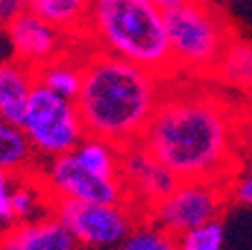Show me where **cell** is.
<instances>
[{
	"label": "cell",
	"mask_w": 252,
	"mask_h": 250,
	"mask_svg": "<svg viewBox=\"0 0 252 250\" xmlns=\"http://www.w3.org/2000/svg\"><path fill=\"white\" fill-rule=\"evenodd\" d=\"M122 178L128 189L131 205L137 210V203H144L147 216L164 196H169L180 185V178L169 167L158 162L140 142L122 149Z\"/></svg>",
	"instance_id": "9c48e42d"
},
{
	"label": "cell",
	"mask_w": 252,
	"mask_h": 250,
	"mask_svg": "<svg viewBox=\"0 0 252 250\" xmlns=\"http://www.w3.org/2000/svg\"><path fill=\"white\" fill-rule=\"evenodd\" d=\"M122 248L126 250H171L178 248V239L164 230L160 223L147 216L144 223H135L128 237L124 239Z\"/></svg>",
	"instance_id": "ac0fdd59"
},
{
	"label": "cell",
	"mask_w": 252,
	"mask_h": 250,
	"mask_svg": "<svg viewBox=\"0 0 252 250\" xmlns=\"http://www.w3.org/2000/svg\"><path fill=\"white\" fill-rule=\"evenodd\" d=\"M18 178H21V174L0 172V237L18 223L14 214V203H11Z\"/></svg>",
	"instance_id": "ffe728a7"
},
{
	"label": "cell",
	"mask_w": 252,
	"mask_h": 250,
	"mask_svg": "<svg viewBox=\"0 0 252 250\" xmlns=\"http://www.w3.org/2000/svg\"><path fill=\"white\" fill-rule=\"evenodd\" d=\"M86 41L164 79L176 77L167 11L151 0H93Z\"/></svg>",
	"instance_id": "3957f363"
},
{
	"label": "cell",
	"mask_w": 252,
	"mask_h": 250,
	"mask_svg": "<svg viewBox=\"0 0 252 250\" xmlns=\"http://www.w3.org/2000/svg\"><path fill=\"white\" fill-rule=\"evenodd\" d=\"M212 74L232 88L252 93V43L232 38Z\"/></svg>",
	"instance_id": "9a60e30c"
},
{
	"label": "cell",
	"mask_w": 252,
	"mask_h": 250,
	"mask_svg": "<svg viewBox=\"0 0 252 250\" xmlns=\"http://www.w3.org/2000/svg\"><path fill=\"white\" fill-rule=\"evenodd\" d=\"M227 192H230V196L234 198L236 203L252 205V167L243 169L241 174H236V176L232 178Z\"/></svg>",
	"instance_id": "44dd1931"
},
{
	"label": "cell",
	"mask_w": 252,
	"mask_h": 250,
	"mask_svg": "<svg viewBox=\"0 0 252 250\" xmlns=\"http://www.w3.org/2000/svg\"><path fill=\"white\" fill-rule=\"evenodd\" d=\"M90 7L93 0H27V9L74 38H86Z\"/></svg>",
	"instance_id": "4fadbf2b"
},
{
	"label": "cell",
	"mask_w": 252,
	"mask_h": 250,
	"mask_svg": "<svg viewBox=\"0 0 252 250\" xmlns=\"http://www.w3.org/2000/svg\"><path fill=\"white\" fill-rule=\"evenodd\" d=\"M50 205L52 214L63 221L81 248L122 246L140 216L131 203H86L57 198L50 201Z\"/></svg>",
	"instance_id": "8992f818"
},
{
	"label": "cell",
	"mask_w": 252,
	"mask_h": 250,
	"mask_svg": "<svg viewBox=\"0 0 252 250\" xmlns=\"http://www.w3.org/2000/svg\"><path fill=\"white\" fill-rule=\"evenodd\" d=\"M74 156L90 172L106 178H122V146L97 136H86L74 149Z\"/></svg>",
	"instance_id": "e0dca14e"
},
{
	"label": "cell",
	"mask_w": 252,
	"mask_h": 250,
	"mask_svg": "<svg viewBox=\"0 0 252 250\" xmlns=\"http://www.w3.org/2000/svg\"><path fill=\"white\" fill-rule=\"evenodd\" d=\"M227 194L230 192H225V182L220 180L187 178L180 180L178 187L164 196L149 216L178 239L187 230L219 219Z\"/></svg>",
	"instance_id": "52a82bcc"
},
{
	"label": "cell",
	"mask_w": 252,
	"mask_h": 250,
	"mask_svg": "<svg viewBox=\"0 0 252 250\" xmlns=\"http://www.w3.org/2000/svg\"><path fill=\"white\" fill-rule=\"evenodd\" d=\"M151 2H156L158 7H162V9L167 11V9H173V7H178L180 2H185V0H151Z\"/></svg>",
	"instance_id": "603a6c76"
},
{
	"label": "cell",
	"mask_w": 252,
	"mask_h": 250,
	"mask_svg": "<svg viewBox=\"0 0 252 250\" xmlns=\"http://www.w3.org/2000/svg\"><path fill=\"white\" fill-rule=\"evenodd\" d=\"M0 248L7 250H74L79 248L77 239L72 237L61 219L52 212L43 214L38 219L21 221L9 228L0 237Z\"/></svg>",
	"instance_id": "8fae6325"
},
{
	"label": "cell",
	"mask_w": 252,
	"mask_h": 250,
	"mask_svg": "<svg viewBox=\"0 0 252 250\" xmlns=\"http://www.w3.org/2000/svg\"><path fill=\"white\" fill-rule=\"evenodd\" d=\"M21 126L36 156L47 160L74 151L88 136L77 102L54 93L43 83H36L32 90Z\"/></svg>",
	"instance_id": "5b68a950"
},
{
	"label": "cell",
	"mask_w": 252,
	"mask_h": 250,
	"mask_svg": "<svg viewBox=\"0 0 252 250\" xmlns=\"http://www.w3.org/2000/svg\"><path fill=\"white\" fill-rule=\"evenodd\" d=\"M34 156L36 151L27 140L23 126L0 120V172L27 174Z\"/></svg>",
	"instance_id": "2e32d148"
},
{
	"label": "cell",
	"mask_w": 252,
	"mask_h": 250,
	"mask_svg": "<svg viewBox=\"0 0 252 250\" xmlns=\"http://www.w3.org/2000/svg\"><path fill=\"white\" fill-rule=\"evenodd\" d=\"M167 79L94 47L84 57V83L77 95L86 133L131 146L140 142L156 113Z\"/></svg>",
	"instance_id": "7a4b0ae2"
},
{
	"label": "cell",
	"mask_w": 252,
	"mask_h": 250,
	"mask_svg": "<svg viewBox=\"0 0 252 250\" xmlns=\"http://www.w3.org/2000/svg\"><path fill=\"white\" fill-rule=\"evenodd\" d=\"M36 81L68 99H77L84 83V59L77 61L70 50L36 68Z\"/></svg>",
	"instance_id": "5bb4252c"
},
{
	"label": "cell",
	"mask_w": 252,
	"mask_h": 250,
	"mask_svg": "<svg viewBox=\"0 0 252 250\" xmlns=\"http://www.w3.org/2000/svg\"><path fill=\"white\" fill-rule=\"evenodd\" d=\"M23 9H27V0H0V27H7Z\"/></svg>",
	"instance_id": "7402d4cb"
},
{
	"label": "cell",
	"mask_w": 252,
	"mask_h": 250,
	"mask_svg": "<svg viewBox=\"0 0 252 250\" xmlns=\"http://www.w3.org/2000/svg\"><path fill=\"white\" fill-rule=\"evenodd\" d=\"M5 32L9 36L11 47H14V57L34 66V68L70 50L68 41L72 38L59 27H54L52 23H47L45 18H41L38 14H34L32 9H23L5 27Z\"/></svg>",
	"instance_id": "30bf717a"
},
{
	"label": "cell",
	"mask_w": 252,
	"mask_h": 250,
	"mask_svg": "<svg viewBox=\"0 0 252 250\" xmlns=\"http://www.w3.org/2000/svg\"><path fill=\"white\" fill-rule=\"evenodd\" d=\"M36 83L34 66L16 57L0 61V120L21 126Z\"/></svg>",
	"instance_id": "7c38bea8"
},
{
	"label": "cell",
	"mask_w": 252,
	"mask_h": 250,
	"mask_svg": "<svg viewBox=\"0 0 252 250\" xmlns=\"http://www.w3.org/2000/svg\"><path fill=\"white\" fill-rule=\"evenodd\" d=\"M140 144L180 180L230 182L241 149L234 110L219 95L194 88H162Z\"/></svg>",
	"instance_id": "6da1fadb"
},
{
	"label": "cell",
	"mask_w": 252,
	"mask_h": 250,
	"mask_svg": "<svg viewBox=\"0 0 252 250\" xmlns=\"http://www.w3.org/2000/svg\"><path fill=\"white\" fill-rule=\"evenodd\" d=\"M167 32L176 74H212L232 41L225 16L205 0H185L167 9Z\"/></svg>",
	"instance_id": "277c9868"
},
{
	"label": "cell",
	"mask_w": 252,
	"mask_h": 250,
	"mask_svg": "<svg viewBox=\"0 0 252 250\" xmlns=\"http://www.w3.org/2000/svg\"><path fill=\"white\" fill-rule=\"evenodd\" d=\"M225 246V230L219 219L200 223L178 237V248L183 250H220Z\"/></svg>",
	"instance_id": "d6986e66"
},
{
	"label": "cell",
	"mask_w": 252,
	"mask_h": 250,
	"mask_svg": "<svg viewBox=\"0 0 252 250\" xmlns=\"http://www.w3.org/2000/svg\"><path fill=\"white\" fill-rule=\"evenodd\" d=\"M41 180L50 201L68 198L86 203H131L124 178H106L90 172L74 151L50 158Z\"/></svg>",
	"instance_id": "ba28073f"
}]
</instances>
